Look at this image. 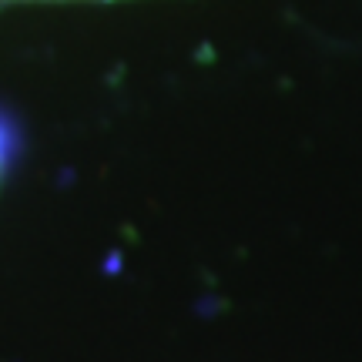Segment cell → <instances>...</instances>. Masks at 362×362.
<instances>
[{"instance_id":"cell-1","label":"cell","mask_w":362,"mask_h":362,"mask_svg":"<svg viewBox=\"0 0 362 362\" xmlns=\"http://www.w3.org/2000/svg\"><path fill=\"white\" fill-rule=\"evenodd\" d=\"M7 148H11V141H7V134H4V124H0V171H4V165H7Z\"/></svg>"}]
</instances>
